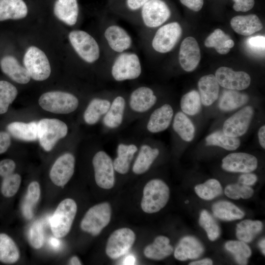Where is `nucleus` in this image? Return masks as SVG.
<instances>
[{"instance_id":"obj_1","label":"nucleus","mask_w":265,"mask_h":265,"mask_svg":"<svg viewBox=\"0 0 265 265\" xmlns=\"http://www.w3.org/2000/svg\"><path fill=\"white\" fill-rule=\"evenodd\" d=\"M169 193V187L163 181L158 179L150 180L143 189L142 210L148 213L159 211L167 204Z\"/></svg>"},{"instance_id":"obj_2","label":"nucleus","mask_w":265,"mask_h":265,"mask_svg":"<svg viewBox=\"0 0 265 265\" xmlns=\"http://www.w3.org/2000/svg\"><path fill=\"white\" fill-rule=\"evenodd\" d=\"M77 211L75 201L70 198L62 201L50 219V225L54 237L61 238L69 232Z\"/></svg>"},{"instance_id":"obj_3","label":"nucleus","mask_w":265,"mask_h":265,"mask_svg":"<svg viewBox=\"0 0 265 265\" xmlns=\"http://www.w3.org/2000/svg\"><path fill=\"white\" fill-rule=\"evenodd\" d=\"M38 103L44 110L57 114H68L78 107V99L70 93L54 91L43 94Z\"/></svg>"},{"instance_id":"obj_4","label":"nucleus","mask_w":265,"mask_h":265,"mask_svg":"<svg viewBox=\"0 0 265 265\" xmlns=\"http://www.w3.org/2000/svg\"><path fill=\"white\" fill-rule=\"evenodd\" d=\"M68 132V127L57 119L45 118L37 123L38 139L46 151H51L56 142L64 138Z\"/></svg>"},{"instance_id":"obj_5","label":"nucleus","mask_w":265,"mask_h":265,"mask_svg":"<svg viewBox=\"0 0 265 265\" xmlns=\"http://www.w3.org/2000/svg\"><path fill=\"white\" fill-rule=\"evenodd\" d=\"M142 72L139 58L132 53H122L114 61L111 74L117 81L133 80L137 79Z\"/></svg>"},{"instance_id":"obj_6","label":"nucleus","mask_w":265,"mask_h":265,"mask_svg":"<svg viewBox=\"0 0 265 265\" xmlns=\"http://www.w3.org/2000/svg\"><path fill=\"white\" fill-rule=\"evenodd\" d=\"M110 205L107 202L97 204L86 212L80 222V228L93 236L98 235L110 222Z\"/></svg>"},{"instance_id":"obj_7","label":"nucleus","mask_w":265,"mask_h":265,"mask_svg":"<svg viewBox=\"0 0 265 265\" xmlns=\"http://www.w3.org/2000/svg\"><path fill=\"white\" fill-rule=\"evenodd\" d=\"M23 62L30 78L35 80H44L51 74V66L46 55L35 46H31L27 49Z\"/></svg>"},{"instance_id":"obj_8","label":"nucleus","mask_w":265,"mask_h":265,"mask_svg":"<svg viewBox=\"0 0 265 265\" xmlns=\"http://www.w3.org/2000/svg\"><path fill=\"white\" fill-rule=\"evenodd\" d=\"M69 39L76 53L85 61L91 63L99 58V46L95 39L86 32L72 31L69 34Z\"/></svg>"},{"instance_id":"obj_9","label":"nucleus","mask_w":265,"mask_h":265,"mask_svg":"<svg viewBox=\"0 0 265 265\" xmlns=\"http://www.w3.org/2000/svg\"><path fill=\"white\" fill-rule=\"evenodd\" d=\"M92 164L96 184L102 188H111L115 183V170L111 157L106 152L99 151L94 156Z\"/></svg>"},{"instance_id":"obj_10","label":"nucleus","mask_w":265,"mask_h":265,"mask_svg":"<svg viewBox=\"0 0 265 265\" xmlns=\"http://www.w3.org/2000/svg\"><path fill=\"white\" fill-rule=\"evenodd\" d=\"M135 235L130 229L122 228L114 231L108 238L106 253L112 259L125 255L133 245Z\"/></svg>"},{"instance_id":"obj_11","label":"nucleus","mask_w":265,"mask_h":265,"mask_svg":"<svg viewBox=\"0 0 265 265\" xmlns=\"http://www.w3.org/2000/svg\"><path fill=\"white\" fill-rule=\"evenodd\" d=\"M182 31L181 26L177 22L162 26L157 31L153 39V49L160 53L170 51L180 38Z\"/></svg>"},{"instance_id":"obj_12","label":"nucleus","mask_w":265,"mask_h":265,"mask_svg":"<svg viewBox=\"0 0 265 265\" xmlns=\"http://www.w3.org/2000/svg\"><path fill=\"white\" fill-rule=\"evenodd\" d=\"M170 15L168 6L162 0H149L142 7V19L145 25L149 27L161 26Z\"/></svg>"},{"instance_id":"obj_13","label":"nucleus","mask_w":265,"mask_h":265,"mask_svg":"<svg viewBox=\"0 0 265 265\" xmlns=\"http://www.w3.org/2000/svg\"><path fill=\"white\" fill-rule=\"evenodd\" d=\"M253 114L252 107L245 106L224 122L222 132L226 135L233 137L243 135L249 128Z\"/></svg>"},{"instance_id":"obj_14","label":"nucleus","mask_w":265,"mask_h":265,"mask_svg":"<svg viewBox=\"0 0 265 265\" xmlns=\"http://www.w3.org/2000/svg\"><path fill=\"white\" fill-rule=\"evenodd\" d=\"M215 77L219 85L227 89L244 90L249 86L250 76L243 71H234L227 67H221L215 72Z\"/></svg>"},{"instance_id":"obj_15","label":"nucleus","mask_w":265,"mask_h":265,"mask_svg":"<svg viewBox=\"0 0 265 265\" xmlns=\"http://www.w3.org/2000/svg\"><path fill=\"white\" fill-rule=\"evenodd\" d=\"M75 159L71 153H65L54 162L50 172V177L56 186H65L72 178L75 169Z\"/></svg>"},{"instance_id":"obj_16","label":"nucleus","mask_w":265,"mask_h":265,"mask_svg":"<svg viewBox=\"0 0 265 265\" xmlns=\"http://www.w3.org/2000/svg\"><path fill=\"white\" fill-rule=\"evenodd\" d=\"M258 165L257 158L245 153H233L222 159V168L229 172L249 173L255 170Z\"/></svg>"},{"instance_id":"obj_17","label":"nucleus","mask_w":265,"mask_h":265,"mask_svg":"<svg viewBox=\"0 0 265 265\" xmlns=\"http://www.w3.org/2000/svg\"><path fill=\"white\" fill-rule=\"evenodd\" d=\"M201 59L200 50L196 39L187 37L182 41L179 51V60L182 68L186 72L193 71Z\"/></svg>"},{"instance_id":"obj_18","label":"nucleus","mask_w":265,"mask_h":265,"mask_svg":"<svg viewBox=\"0 0 265 265\" xmlns=\"http://www.w3.org/2000/svg\"><path fill=\"white\" fill-rule=\"evenodd\" d=\"M157 97L153 90L147 86H140L131 93L129 106L132 111L136 113H144L155 105Z\"/></svg>"},{"instance_id":"obj_19","label":"nucleus","mask_w":265,"mask_h":265,"mask_svg":"<svg viewBox=\"0 0 265 265\" xmlns=\"http://www.w3.org/2000/svg\"><path fill=\"white\" fill-rule=\"evenodd\" d=\"M174 111L169 104H164L155 109L151 114L146 124V129L156 133L166 130L172 121Z\"/></svg>"},{"instance_id":"obj_20","label":"nucleus","mask_w":265,"mask_h":265,"mask_svg":"<svg viewBox=\"0 0 265 265\" xmlns=\"http://www.w3.org/2000/svg\"><path fill=\"white\" fill-rule=\"evenodd\" d=\"M126 107L125 99L121 95L116 96L111 102L109 109L102 118L104 126L109 130L120 127L124 121Z\"/></svg>"},{"instance_id":"obj_21","label":"nucleus","mask_w":265,"mask_h":265,"mask_svg":"<svg viewBox=\"0 0 265 265\" xmlns=\"http://www.w3.org/2000/svg\"><path fill=\"white\" fill-rule=\"evenodd\" d=\"M204 246L194 237L186 236L178 243L174 251L175 258L179 261L199 258L204 252Z\"/></svg>"},{"instance_id":"obj_22","label":"nucleus","mask_w":265,"mask_h":265,"mask_svg":"<svg viewBox=\"0 0 265 265\" xmlns=\"http://www.w3.org/2000/svg\"><path fill=\"white\" fill-rule=\"evenodd\" d=\"M104 35L110 48L117 53H123L131 47L132 40L122 27L112 25L106 28Z\"/></svg>"},{"instance_id":"obj_23","label":"nucleus","mask_w":265,"mask_h":265,"mask_svg":"<svg viewBox=\"0 0 265 265\" xmlns=\"http://www.w3.org/2000/svg\"><path fill=\"white\" fill-rule=\"evenodd\" d=\"M0 66L3 73L17 83L26 84L30 80V77L26 68L13 56H4L0 61Z\"/></svg>"},{"instance_id":"obj_24","label":"nucleus","mask_w":265,"mask_h":265,"mask_svg":"<svg viewBox=\"0 0 265 265\" xmlns=\"http://www.w3.org/2000/svg\"><path fill=\"white\" fill-rule=\"evenodd\" d=\"M138 149L137 145L133 143H119L116 148L117 156L113 160L115 171L121 174H127Z\"/></svg>"},{"instance_id":"obj_25","label":"nucleus","mask_w":265,"mask_h":265,"mask_svg":"<svg viewBox=\"0 0 265 265\" xmlns=\"http://www.w3.org/2000/svg\"><path fill=\"white\" fill-rule=\"evenodd\" d=\"M136 158L133 162L132 170L137 175L147 171L159 155L157 148H153L148 144L141 145L137 151Z\"/></svg>"},{"instance_id":"obj_26","label":"nucleus","mask_w":265,"mask_h":265,"mask_svg":"<svg viewBox=\"0 0 265 265\" xmlns=\"http://www.w3.org/2000/svg\"><path fill=\"white\" fill-rule=\"evenodd\" d=\"M198 86L203 105L211 106L217 99L219 85L214 75L210 74L203 76L199 79Z\"/></svg>"},{"instance_id":"obj_27","label":"nucleus","mask_w":265,"mask_h":265,"mask_svg":"<svg viewBox=\"0 0 265 265\" xmlns=\"http://www.w3.org/2000/svg\"><path fill=\"white\" fill-rule=\"evenodd\" d=\"M230 23L235 32L244 36L251 35L263 28L262 22L255 14L236 16L231 19Z\"/></svg>"},{"instance_id":"obj_28","label":"nucleus","mask_w":265,"mask_h":265,"mask_svg":"<svg viewBox=\"0 0 265 265\" xmlns=\"http://www.w3.org/2000/svg\"><path fill=\"white\" fill-rule=\"evenodd\" d=\"M53 12L59 20L68 25L73 26L77 21L79 14L77 0H56Z\"/></svg>"},{"instance_id":"obj_29","label":"nucleus","mask_w":265,"mask_h":265,"mask_svg":"<svg viewBox=\"0 0 265 265\" xmlns=\"http://www.w3.org/2000/svg\"><path fill=\"white\" fill-rule=\"evenodd\" d=\"M111 101L106 98H95L88 105L83 113V119L88 125L97 124L106 114Z\"/></svg>"},{"instance_id":"obj_30","label":"nucleus","mask_w":265,"mask_h":265,"mask_svg":"<svg viewBox=\"0 0 265 265\" xmlns=\"http://www.w3.org/2000/svg\"><path fill=\"white\" fill-rule=\"evenodd\" d=\"M27 11L23 0H0V21L23 19Z\"/></svg>"},{"instance_id":"obj_31","label":"nucleus","mask_w":265,"mask_h":265,"mask_svg":"<svg viewBox=\"0 0 265 265\" xmlns=\"http://www.w3.org/2000/svg\"><path fill=\"white\" fill-rule=\"evenodd\" d=\"M7 130L14 137L26 141H33L38 139L37 122L26 123L13 122L9 124Z\"/></svg>"},{"instance_id":"obj_32","label":"nucleus","mask_w":265,"mask_h":265,"mask_svg":"<svg viewBox=\"0 0 265 265\" xmlns=\"http://www.w3.org/2000/svg\"><path fill=\"white\" fill-rule=\"evenodd\" d=\"M169 239L162 236L157 237L154 242L147 245L144 249L145 256L155 260H162L170 256L173 251L170 245Z\"/></svg>"},{"instance_id":"obj_33","label":"nucleus","mask_w":265,"mask_h":265,"mask_svg":"<svg viewBox=\"0 0 265 265\" xmlns=\"http://www.w3.org/2000/svg\"><path fill=\"white\" fill-rule=\"evenodd\" d=\"M248 96L238 90L228 89L223 91L218 102L219 108L224 111H230L246 104Z\"/></svg>"},{"instance_id":"obj_34","label":"nucleus","mask_w":265,"mask_h":265,"mask_svg":"<svg viewBox=\"0 0 265 265\" xmlns=\"http://www.w3.org/2000/svg\"><path fill=\"white\" fill-rule=\"evenodd\" d=\"M214 216L226 221L240 219L243 217L244 212L234 204L226 201H220L212 206Z\"/></svg>"},{"instance_id":"obj_35","label":"nucleus","mask_w":265,"mask_h":265,"mask_svg":"<svg viewBox=\"0 0 265 265\" xmlns=\"http://www.w3.org/2000/svg\"><path fill=\"white\" fill-rule=\"evenodd\" d=\"M173 129L184 141L190 142L194 137L195 127L189 118L183 112L176 113L173 120Z\"/></svg>"},{"instance_id":"obj_36","label":"nucleus","mask_w":265,"mask_h":265,"mask_svg":"<svg viewBox=\"0 0 265 265\" xmlns=\"http://www.w3.org/2000/svg\"><path fill=\"white\" fill-rule=\"evenodd\" d=\"M20 258V251L14 241L7 234H0V262L13 264Z\"/></svg>"},{"instance_id":"obj_37","label":"nucleus","mask_w":265,"mask_h":265,"mask_svg":"<svg viewBox=\"0 0 265 265\" xmlns=\"http://www.w3.org/2000/svg\"><path fill=\"white\" fill-rule=\"evenodd\" d=\"M262 228L263 224L260 221L246 219L237 225L236 236L239 240L245 243L250 242Z\"/></svg>"},{"instance_id":"obj_38","label":"nucleus","mask_w":265,"mask_h":265,"mask_svg":"<svg viewBox=\"0 0 265 265\" xmlns=\"http://www.w3.org/2000/svg\"><path fill=\"white\" fill-rule=\"evenodd\" d=\"M206 145L217 146L229 151L236 150L240 144L238 137L226 135L222 131L213 132L206 138Z\"/></svg>"},{"instance_id":"obj_39","label":"nucleus","mask_w":265,"mask_h":265,"mask_svg":"<svg viewBox=\"0 0 265 265\" xmlns=\"http://www.w3.org/2000/svg\"><path fill=\"white\" fill-rule=\"evenodd\" d=\"M227 251L234 256L237 263L239 265L247 264V259L251 255V250L249 246L241 240H231L225 245Z\"/></svg>"},{"instance_id":"obj_40","label":"nucleus","mask_w":265,"mask_h":265,"mask_svg":"<svg viewBox=\"0 0 265 265\" xmlns=\"http://www.w3.org/2000/svg\"><path fill=\"white\" fill-rule=\"evenodd\" d=\"M195 191L201 198L210 200L222 193L221 184L216 179H211L195 186Z\"/></svg>"},{"instance_id":"obj_41","label":"nucleus","mask_w":265,"mask_h":265,"mask_svg":"<svg viewBox=\"0 0 265 265\" xmlns=\"http://www.w3.org/2000/svg\"><path fill=\"white\" fill-rule=\"evenodd\" d=\"M181 108L184 113L194 115L198 113L201 108V101L199 93L191 90L184 95L180 101Z\"/></svg>"},{"instance_id":"obj_42","label":"nucleus","mask_w":265,"mask_h":265,"mask_svg":"<svg viewBox=\"0 0 265 265\" xmlns=\"http://www.w3.org/2000/svg\"><path fill=\"white\" fill-rule=\"evenodd\" d=\"M18 94L15 86L11 83L0 80V114L6 113Z\"/></svg>"},{"instance_id":"obj_43","label":"nucleus","mask_w":265,"mask_h":265,"mask_svg":"<svg viewBox=\"0 0 265 265\" xmlns=\"http://www.w3.org/2000/svg\"><path fill=\"white\" fill-rule=\"evenodd\" d=\"M230 39L221 29L217 28L214 30L205 40L204 44L207 47H213L220 54L228 53L230 49L225 47V41Z\"/></svg>"},{"instance_id":"obj_44","label":"nucleus","mask_w":265,"mask_h":265,"mask_svg":"<svg viewBox=\"0 0 265 265\" xmlns=\"http://www.w3.org/2000/svg\"><path fill=\"white\" fill-rule=\"evenodd\" d=\"M200 225L206 231L209 239L216 240L220 236V229L216 221L206 210H203L200 214Z\"/></svg>"},{"instance_id":"obj_45","label":"nucleus","mask_w":265,"mask_h":265,"mask_svg":"<svg viewBox=\"0 0 265 265\" xmlns=\"http://www.w3.org/2000/svg\"><path fill=\"white\" fill-rule=\"evenodd\" d=\"M21 183L20 175L12 173L3 177L1 185L2 194L6 197H11L17 192Z\"/></svg>"},{"instance_id":"obj_46","label":"nucleus","mask_w":265,"mask_h":265,"mask_svg":"<svg viewBox=\"0 0 265 265\" xmlns=\"http://www.w3.org/2000/svg\"><path fill=\"white\" fill-rule=\"evenodd\" d=\"M224 192L228 197L237 200L240 198L242 199L250 198L254 193V190L249 186L238 183L228 185L225 188Z\"/></svg>"},{"instance_id":"obj_47","label":"nucleus","mask_w":265,"mask_h":265,"mask_svg":"<svg viewBox=\"0 0 265 265\" xmlns=\"http://www.w3.org/2000/svg\"><path fill=\"white\" fill-rule=\"evenodd\" d=\"M28 241L30 245L35 249L40 248L44 240L43 224L40 221H36L30 227L28 234Z\"/></svg>"},{"instance_id":"obj_48","label":"nucleus","mask_w":265,"mask_h":265,"mask_svg":"<svg viewBox=\"0 0 265 265\" xmlns=\"http://www.w3.org/2000/svg\"><path fill=\"white\" fill-rule=\"evenodd\" d=\"M40 196V187L37 182L33 181L28 186L25 200L23 205L32 208L38 202Z\"/></svg>"},{"instance_id":"obj_49","label":"nucleus","mask_w":265,"mask_h":265,"mask_svg":"<svg viewBox=\"0 0 265 265\" xmlns=\"http://www.w3.org/2000/svg\"><path fill=\"white\" fill-rule=\"evenodd\" d=\"M248 48L254 52H261L264 53L265 37L264 36L258 35L250 37L246 41Z\"/></svg>"},{"instance_id":"obj_50","label":"nucleus","mask_w":265,"mask_h":265,"mask_svg":"<svg viewBox=\"0 0 265 265\" xmlns=\"http://www.w3.org/2000/svg\"><path fill=\"white\" fill-rule=\"evenodd\" d=\"M15 167V162L11 159H4L0 161V176L3 178L13 173Z\"/></svg>"},{"instance_id":"obj_51","label":"nucleus","mask_w":265,"mask_h":265,"mask_svg":"<svg viewBox=\"0 0 265 265\" xmlns=\"http://www.w3.org/2000/svg\"><path fill=\"white\" fill-rule=\"evenodd\" d=\"M233 9L236 11L247 12L254 6V0H233Z\"/></svg>"},{"instance_id":"obj_52","label":"nucleus","mask_w":265,"mask_h":265,"mask_svg":"<svg viewBox=\"0 0 265 265\" xmlns=\"http://www.w3.org/2000/svg\"><path fill=\"white\" fill-rule=\"evenodd\" d=\"M11 144L9 133L5 132H0V154L5 152Z\"/></svg>"},{"instance_id":"obj_53","label":"nucleus","mask_w":265,"mask_h":265,"mask_svg":"<svg viewBox=\"0 0 265 265\" xmlns=\"http://www.w3.org/2000/svg\"><path fill=\"white\" fill-rule=\"evenodd\" d=\"M181 2L189 9L194 11L200 10L204 4L203 0H180Z\"/></svg>"},{"instance_id":"obj_54","label":"nucleus","mask_w":265,"mask_h":265,"mask_svg":"<svg viewBox=\"0 0 265 265\" xmlns=\"http://www.w3.org/2000/svg\"><path fill=\"white\" fill-rule=\"evenodd\" d=\"M257 176L253 173H245L238 178V183L246 186L253 185L257 181Z\"/></svg>"},{"instance_id":"obj_55","label":"nucleus","mask_w":265,"mask_h":265,"mask_svg":"<svg viewBox=\"0 0 265 265\" xmlns=\"http://www.w3.org/2000/svg\"><path fill=\"white\" fill-rule=\"evenodd\" d=\"M149 0H127L128 7L132 10H137Z\"/></svg>"},{"instance_id":"obj_56","label":"nucleus","mask_w":265,"mask_h":265,"mask_svg":"<svg viewBox=\"0 0 265 265\" xmlns=\"http://www.w3.org/2000/svg\"><path fill=\"white\" fill-rule=\"evenodd\" d=\"M259 142L261 146L265 148V126H262L259 130L258 133Z\"/></svg>"},{"instance_id":"obj_57","label":"nucleus","mask_w":265,"mask_h":265,"mask_svg":"<svg viewBox=\"0 0 265 265\" xmlns=\"http://www.w3.org/2000/svg\"><path fill=\"white\" fill-rule=\"evenodd\" d=\"M58 238L55 237V238L52 237L49 239L50 244L55 249H58L61 246V241Z\"/></svg>"},{"instance_id":"obj_58","label":"nucleus","mask_w":265,"mask_h":265,"mask_svg":"<svg viewBox=\"0 0 265 265\" xmlns=\"http://www.w3.org/2000/svg\"><path fill=\"white\" fill-rule=\"evenodd\" d=\"M212 261L211 259L206 258L201 260L194 261L190 263L189 265H212Z\"/></svg>"},{"instance_id":"obj_59","label":"nucleus","mask_w":265,"mask_h":265,"mask_svg":"<svg viewBox=\"0 0 265 265\" xmlns=\"http://www.w3.org/2000/svg\"><path fill=\"white\" fill-rule=\"evenodd\" d=\"M136 262L135 258L132 255H129L126 256L123 261V265H134Z\"/></svg>"},{"instance_id":"obj_60","label":"nucleus","mask_w":265,"mask_h":265,"mask_svg":"<svg viewBox=\"0 0 265 265\" xmlns=\"http://www.w3.org/2000/svg\"><path fill=\"white\" fill-rule=\"evenodd\" d=\"M69 264L72 265H80L81 263L79 259L77 256H73L70 260Z\"/></svg>"},{"instance_id":"obj_61","label":"nucleus","mask_w":265,"mask_h":265,"mask_svg":"<svg viewBox=\"0 0 265 265\" xmlns=\"http://www.w3.org/2000/svg\"><path fill=\"white\" fill-rule=\"evenodd\" d=\"M234 42L231 38L227 40L225 42V47L229 49L232 48L234 46Z\"/></svg>"},{"instance_id":"obj_62","label":"nucleus","mask_w":265,"mask_h":265,"mask_svg":"<svg viewBox=\"0 0 265 265\" xmlns=\"http://www.w3.org/2000/svg\"><path fill=\"white\" fill-rule=\"evenodd\" d=\"M259 246L261 249L262 253L264 255L265 254V239L263 238L259 242Z\"/></svg>"},{"instance_id":"obj_63","label":"nucleus","mask_w":265,"mask_h":265,"mask_svg":"<svg viewBox=\"0 0 265 265\" xmlns=\"http://www.w3.org/2000/svg\"><path fill=\"white\" fill-rule=\"evenodd\" d=\"M185 203H188V200L186 201H185Z\"/></svg>"}]
</instances>
